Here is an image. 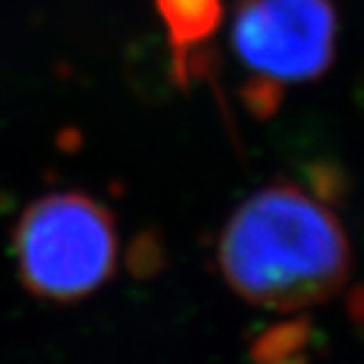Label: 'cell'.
Wrapping results in <instances>:
<instances>
[{"mask_svg":"<svg viewBox=\"0 0 364 364\" xmlns=\"http://www.w3.org/2000/svg\"><path fill=\"white\" fill-rule=\"evenodd\" d=\"M220 263L251 303L291 310L331 296L346 279L350 251L322 203L294 185H274L232 215Z\"/></svg>","mask_w":364,"mask_h":364,"instance_id":"6da1fadb","label":"cell"},{"mask_svg":"<svg viewBox=\"0 0 364 364\" xmlns=\"http://www.w3.org/2000/svg\"><path fill=\"white\" fill-rule=\"evenodd\" d=\"M17 258L21 279L33 294L76 301L114 270V223L100 203L83 194L46 196L21 218Z\"/></svg>","mask_w":364,"mask_h":364,"instance_id":"7a4b0ae2","label":"cell"},{"mask_svg":"<svg viewBox=\"0 0 364 364\" xmlns=\"http://www.w3.org/2000/svg\"><path fill=\"white\" fill-rule=\"evenodd\" d=\"M336 14L329 0H244L235 48L267 81H308L331 62Z\"/></svg>","mask_w":364,"mask_h":364,"instance_id":"3957f363","label":"cell"},{"mask_svg":"<svg viewBox=\"0 0 364 364\" xmlns=\"http://www.w3.org/2000/svg\"><path fill=\"white\" fill-rule=\"evenodd\" d=\"M176 46H194L208 38L220 21V0H156Z\"/></svg>","mask_w":364,"mask_h":364,"instance_id":"277c9868","label":"cell"}]
</instances>
